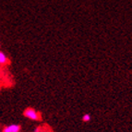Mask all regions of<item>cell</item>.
Segmentation results:
<instances>
[{
    "instance_id": "6da1fadb",
    "label": "cell",
    "mask_w": 132,
    "mask_h": 132,
    "mask_svg": "<svg viewBox=\"0 0 132 132\" xmlns=\"http://www.w3.org/2000/svg\"><path fill=\"white\" fill-rule=\"evenodd\" d=\"M23 116L26 118L30 119V120H32V121L41 120V114H40V113L37 112L34 108H31V107L26 108L25 111L23 112Z\"/></svg>"
},
{
    "instance_id": "3957f363",
    "label": "cell",
    "mask_w": 132,
    "mask_h": 132,
    "mask_svg": "<svg viewBox=\"0 0 132 132\" xmlns=\"http://www.w3.org/2000/svg\"><path fill=\"white\" fill-rule=\"evenodd\" d=\"M7 64H9V57L3 51H0V66H6Z\"/></svg>"
},
{
    "instance_id": "7a4b0ae2",
    "label": "cell",
    "mask_w": 132,
    "mask_h": 132,
    "mask_svg": "<svg viewBox=\"0 0 132 132\" xmlns=\"http://www.w3.org/2000/svg\"><path fill=\"white\" fill-rule=\"evenodd\" d=\"M20 126L19 124H11L7 127H5L3 132H20Z\"/></svg>"
},
{
    "instance_id": "277c9868",
    "label": "cell",
    "mask_w": 132,
    "mask_h": 132,
    "mask_svg": "<svg viewBox=\"0 0 132 132\" xmlns=\"http://www.w3.org/2000/svg\"><path fill=\"white\" fill-rule=\"evenodd\" d=\"M90 118H92V117H90V114H83V116H82V121L85 122V123L90 121Z\"/></svg>"
}]
</instances>
